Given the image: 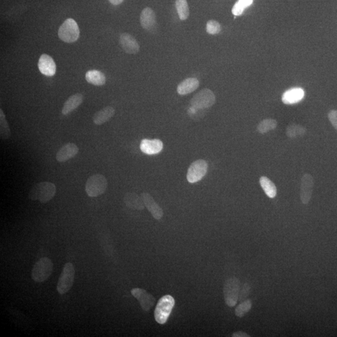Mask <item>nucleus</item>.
<instances>
[{
    "label": "nucleus",
    "mask_w": 337,
    "mask_h": 337,
    "mask_svg": "<svg viewBox=\"0 0 337 337\" xmlns=\"http://www.w3.org/2000/svg\"><path fill=\"white\" fill-rule=\"evenodd\" d=\"M56 193V186L53 183L43 182L33 186L28 197L32 200H38L42 204H46L54 197Z\"/></svg>",
    "instance_id": "f257e3e1"
},
{
    "label": "nucleus",
    "mask_w": 337,
    "mask_h": 337,
    "mask_svg": "<svg viewBox=\"0 0 337 337\" xmlns=\"http://www.w3.org/2000/svg\"><path fill=\"white\" fill-rule=\"evenodd\" d=\"M175 305V300L170 295H166L160 298L154 311V318L159 324H164Z\"/></svg>",
    "instance_id": "f03ea898"
},
{
    "label": "nucleus",
    "mask_w": 337,
    "mask_h": 337,
    "mask_svg": "<svg viewBox=\"0 0 337 337\" xmlns=\"http://www.w3.org/2000/svg\"><path fill=\"white\" fill-rule=\"evenodd\" d=\"M53 264L48 257H43L35 263L32 269V277L36 283H44L52 273Z\"/></svg>",
    "instance_id": "7ed1b4c3"
},
{
    "label": "nucleus",
    "mask_w": 337,
    "mask_h": 337,
    "mask_svg": "<svg viewBox=\"0 0 337 337\" xmlns=\"http://www.w3.org/2000/svg\"><path fill=\"white\" fill-rule=\"evenodd\" d=\"M107 181L102 174H94L88 179L85 186V191L88 196L96 197L101 195L106 191Z\"/></svg>",
    "instance_id": "20e7f679"
},
{
    "label": "nucleus",
    "mask_w": 337,
    "mask_h": 337,
    "mask_svg": "<svg viewBox=\"0 0 337 337\" xmlns=\"http://www.w3.org/2000/svg\"><path fill=\"white\" fill-rule=\"evenodd\" d=\"M59 39L68 44L76 42L80 37L78 23L73 18H68L62 24L58 32Z\"/></svg>",
    "instance_id": "39448f33"
},
{
    "label": "nucleus",
    "mask_w": 337,
    "mask_h": 337,
    "mask_svg": "<svg viewBox=\"0 0 337 337\" xmlns=\"http://www.w3.org/2000/svg\"><path fill=\"white\" fill-rule=\"evenodd\" d=\"M241 290L240 281L235 277L227 280L224 286V300L229 307H233L238 302Z\"/></svg>",
    "instance_id": "423d86ee"
},
{
    "label": "nucleus",
    "mask_w": 337,
    "mask_h": 337,
    "mask_svg": "<svg viewBox=\"0 0 337 337\" xmlns=\"http://www.w3.org/2000/svg\"><path fill=\"white\" fill-rule=\"evenodd\" d=\"M75 269L72 263H66L59 277L57 290L61 295L68 292L72 288L75 280Z\"/></svg>",
    "instance_id": "0eeeda50"
},
{
    "label": "nucleus",
    "mask_w": 337,
    "mask_h": 337,
    "mask_svg": "<svg viewBox=\"0 0 337 337\" xmlns=\"http://www.w3.org/2000/svg\"><path fill=\"white\" fill-rule=\"evenodd\" d=\"M216 102V96L211 90L205 88L193 96L191 104L195 109L209 108Z\"/></svg>",
    "instance_id": "6e6552de"
},
{
    "label": "nucleus",
    "mask_w": 337,
    "mask_h": 337,
    "mask_svg": "<svg viewBox=\"0 0 337 337\" xmlns=\"http://www.w3.org/2000/svg\"><path fill=\"white\" fill-rule=\"evenodd\" d=\"M208 164L203 159L197 160L191 164L188 169L187 179L190 183H195L201 180L207 174Z\"/></svg>",
    "instance_id": "1a4fd4ad"
},
{
    "label": "nucleus",
    "mask_w": 337,
    "mask_h": 337,
    "mask_svg": "<svg viewBox=\"0 0 337 337\" xmlns=\"http://www.w3.org/2000/svg\"><path fill=\"white\" fill-rule=\"evenodd\" d=\"M314 179L309 174H305L301 179L300 199L303 204H307L311 199L314 190Z\"/></svg>",
    "instance_id": "9d476101"
},
{
    "label": "nucleus",
    "mask_w": 337,
    "mask_h": 337,
    "mask_svg": "<svg viewBox=\"0 0 337 337\" xmlns=\"http://www.w3.org/2000/svg\"><path fill=\"white\" fill-rule=\"evenodd\" d=\"M131 293L140 302L141 307L145 312L149 311L154 306L156 299L154 296L147 293L144 289L135 288L131 290Z\"/></svg>",
    "instance_id": "9b49d317"
},
{
    "label": "nucleus",
    "mask_w": 337,
    "mask_h": 337,
    "mask_svg": "<svg viewBox=\"0 0 337 337\" xmlns=\"http://www.w3.org/2000/svg\"><path fill=\"white\" fill-rule=\"evenodd\" d=\"M41 73L47 76H52L56 71V63L52 57L47 54H43L40 56L38 63Z\"/></svg>",
    "instance_id": "f8f14e48"
},
{
    "label": "nucleus",
    "mask_w": 337,
    "mask_h": 337,
    "mask_svg": "<svg viewBox=\"0 0 337 337\" xmlns=\"http://www.w3.org/2000/svg\"><path fill=\"white\" fill-rule=\"evenodd\" d=\"M119 44L126 53L135 54L140 51V47L137 40L128 33H123L120 36Z\"/></svg>",
    "instance_id": "ddd939ff"
},
{
    "label": "nucleus",
    "mask_w": 337,
    "mask_h": 337,
    "mask_svg": "<svg viewBox=\"0 0 337 337\" xmlns=\"http://www.w3.org/2000/svg\"><path fill=\"white\" fill-rule=\"evenodd\" d=\"M142 197L144 201L145 207L152 214V216L157 220H160L163 217L164 212L162 208L157 204L149 193H142Z\"/></svg>",
    "instance_id": "4468645a"
},
{
    "label": "nucleus",
    "mask_w": 337,
    "mask_h": 337,
    "mask_svg": "<svg viewBox=\"0 0 337 337\" xmlns=\"http://www.w3.org/2000/svg\"><path fill=\"white\" fill-rule=\"evenodd\" d=\"M140 23L142 27L147 31H153L156 25V17L154 11L147 7L141 13Z\"/></svg>",
    "instance_id": "2eb2a0df"
},
{
    "label": "nucleus",
    "mask_w": 337,
    "mask_h": 337,
    "mask_svg": "<svg viewBox=\"0 0 337 337\" xmlns=\"http://www.w3.org/2000/svg\"><path fill=\"white\" fill-rule=\"evenodd\" d=\"M79 152V148L74 143L64 144L56 154V160L59 162H64L72 159Z\"/></svg>",
    "instance_id": "dca6fc26"
},
{
    "label": "nucleus",
    "mask_w": 337,
    "mask_h": 337,
    "mask_svg": "<svg viewBox=\"0 0 337 337\" xmlns=\"http://www.w3.org/2000/svg\"><path fill=\"white\" fill-rule=\"evenodd\" d=\"M140 149L145 154H157L163 149V143L159 140H143L141 143Z\"/></svg>",
    "instance_id": "f3484780"
},
{
    "label": "nucleus",
    "mask_w": 337,
    "mask_h": 337,
    "mask_svg": "<svg viewBox=\"0 0 337 337\" xmlns=\"http://www.w3.org/2000/svg\"><path fill=\"white\" fill-rule=\"evenodd\" d=\"M304 96L305 92L302 88H294L284 93L282 100L284 104H293L300 101Z\"/></svg>",
    "instance_id": "a211bd4d"
},
{
    "label": "nucleus",
    "mask_w": 337,
    "mask_h": 337,
    "mask_svg": "<svg viewBox=\"0 0 337 337\" xmlns=\"http://www.w3.org/2000/svg\"><path fill=\"white\" fill-rule=\"evenodd\" d=\"M83 96L81 93H76L71 96L64 102L63 109H62V113L64 115H68L83 103Z\"/></svg>",
    "instance_id": "6ab92c4d"
},
{
    "label": "nucleus",
    "mask_w": 337,
    "mask_h": 337,
    "mask_svg": "<svg viewBox=\"0 0 337 337\" xmlns=\"http://www.w3.org/2000/svg\"><path fill=\"white\" fill-rule=\"evenodd\" d=\"M199 87V81L197 78H190L179 84L177 91L180 95H186L194 92Z\"/></svg>",
    "instance_id": "aec40b11"
},
{
    "label": "nucleus",
    "mask_w": 337,
    "mask_h": 337,
    "mask_svg": "<svg viewBox=\"0 0 337 337\" xmlns=\"http://www.w3.org/2000/svg\"><path fill=\"white\" fill-rule=\"evenodd\" d=\"M115 109L111 106H107L96 112L93 117V121L96 125H102L114 116Z\"/></svg>",
    "instance_id": "412c9836"
},
{
    "label": "nucleus",
    "mask_w": 337,
    "mask_h": 337,
    "mask_svg": "<svg viewBox=\"0 0 337 337\" xmlns=\"http://www.w3.org/2000/svg\"><path fill=\"white\" fill-rule=\"evenodd\" d=\"M124 202L131 209L142 210L144 209L145 205L142 197L136 193H126L124 197Z\"/></svg>",
    "instance_id": "4be33fe9"
},
{
    "label": "nucleus",
    "mask_w": 337,
    "mask_h": 337,
    "mask_svg": "<svg viewBox=\"0 0 337 337\" xmlns=\"http://www.w3.org/2000/svg\"><path fill=\"white\" fill-rule=\"evenodd\" d=\"M86 80L95 86H102L106 83V76L101 71L93 69L86 74Z\"/></svg>",
    "instance_id": "5701e85b"
},
{
    "label": "nucleus",
    "mask_w": 337,
    "mask_h": 337,
    "mask_svg": "<svg viewBox=\"0 0 337 337\" xmlns=\"http://www.w3.org/2000/svg\"><path fill=\"white\" fill-rule=\"evenodd\" d=\"M260 184L263 190L270 198H274L277 195V188L273 182L268 178L262 176L260 178Z\"/></svg>",
    "instance_id": "b1692460"
},
{
    "label": "nucleus",
    "mask_w": 337,
    "mask_h": 337,
    "mask_svg": "<svg viewBox=\"0 0 337 337\" xmlns=\"http://www.w3.org/2000/svg\"><path fill=\"white\" fill-rule=\"evenodd\" d=\"M306 133V129L302 126L298 125L296 124H291L289 125L286 130V135L289 138L293 139L297 137H302Z\"/></svg>",
    "instance_id": "393cba45"
},
{
    "label": "nucleus",
    "mask_w": 337,
    "mask_h": 337,
    "mask_svg": "<svg viewBox=\"0 0 337 337\" xmlns=\"http://www.w3.org/2000/svg\"><path fill=\"white\" fill-rule=\"evenodd\" d=\"M0 136L2 140H8L11 136L10 129L3 110L0 109Z\"/></svg>",
    "instance_id": "a878e982"
},
{
    "label": "nucleus",
    "mask_w": 337,
    "mask_h": 337,
    "mask_svg": "<svg viewBox=\"0 0 337 337\" xmlns=\"http://www.w3.org/2000/svg\"><path fill=\"white\" fill-rule=\"evenodd\" d=\"M277 122L274 119H265L258 124L257 130L260 134L268 133L269 131L274 130L277 128Z\"/></svg>",
    "instance_id": "bb28decb"
},
{
    "label": "nucleus",
    "mask_w": 337,
    "mask_h": 337,
    "mask_svg": "<svg viewBox=\"0 0 337 337\" xmlns=\"http://www.w3.org/2000/svg\"><path fill=\"white\" fill-rule=\"evenodd\" d=\"M176 8L181 20H186L190 16V9H189L187 0H176Z\"/></svg>",
    "instance_id": "cd10ccee"
},
{
    "label": "nucleus",
    "mask_w": 337,
    "mask_h": 337,
    "mask_svg": "<svg viewBox=\"0 0 337 337\" xmlns=\"http://www.w3.org/2000/svg\"><path fill=\"white\" fill-rule=\"evenodd\" d=\"M252 3L253 0H238L232 9L233 15L235 16L242 15L244 9L250 6Z\"/></svg>",
    "instance_id": "c85d7f7f"
},
{
    "label": "nucleus",
    "mask_w": 337,
    "mask_h": 337,
    "mask_svg": "<svg viewBox=\"0 0 337 337\" xmlns=\"http://www.w3.org/2000/svg\"><path fill=\"white\" fill-rule=\"evenodd\" d=\"M252 302L250 300L243 301L236 308V315L238 317H242L250 311L252 308Z\"/></svg>",
    "instance_id": "c756f323"
},
{
    "label": "nucleus",
    "mask_w": 337,
    "mask_h": 337,
    "mask_svg": "<svg viewBox=\"0 0 337 337\" xmlns=\"http://www.w3.org/2000/svg\"><path fill=\"white\" fill-rule=\"evenodd\" d=\"M221 27L219 22L215 20H209L207 23L206 31L210 35H216L221 32Z\"/></svg>",
    "instance_id": "7c9ffc66"
},
{
    "label": "nucleus",
    "mask_w": 337,
    "mask_h": 337,
    "mask_svg": "<svg viewBox=\"0 0 337 337\" xmlns=\"http://www.w3.org/2000/svg\"><path fill=\"white\" fill-rule=\"evenodd\" d=\"M250 287L248 284H245L244 285L242 286V289L240 290V297H239V299L241 302H243L246 297H247L248 294L250 293Z\"/></svg>",
    "instance_id": "2f4dec72"
},
{
    "label": "nucleus",
    "mask_w": 337,
    "mask_h": 337,
    "mask_svg": "<svg viewBox=\"0 0 337 337\" xmlns=\"http://www.w3.org/2000/svg\"><path fill=\"white\" fill-rule=\"evenodd\" d=\"M329 121H331L332 125L337 131V110H332L329 112L328 114Z\"/></svg>",
    "instance_id": "473e14b6"
},
{
    "label": "nucleus",
    "mask_w": 337,
    "mask_h": 337,
    "mask_svg": "<svg viewBox=\"0 0 337 337\" xmlns=\"http://www.w3.org/2000/svg\"><path fill=\"white\" fill-rule=\"evenodd\" d=\"M233 337H250V336H248V335L244 333V332H243L242 331H239V332H236V333H234L233 335Z\"/></svg>",
    "instance_id": "72a5a7b5"
},
{
    "label": "nucleus",
    "mask_w": 337,
    "mask_h": 337,
    "mask_svg": "<svg viewBox=\"0 0 337 337\" xmlns=\"http://www.w3.org/2000/svg\"><path fill=\"white\" fill-rule=\"evenodd\" d=\"M124 0H109V1L113 5H119L121 3H123Z\"/></svg>",
    "instance_id": "f704fd0d"
}]
</instances>
